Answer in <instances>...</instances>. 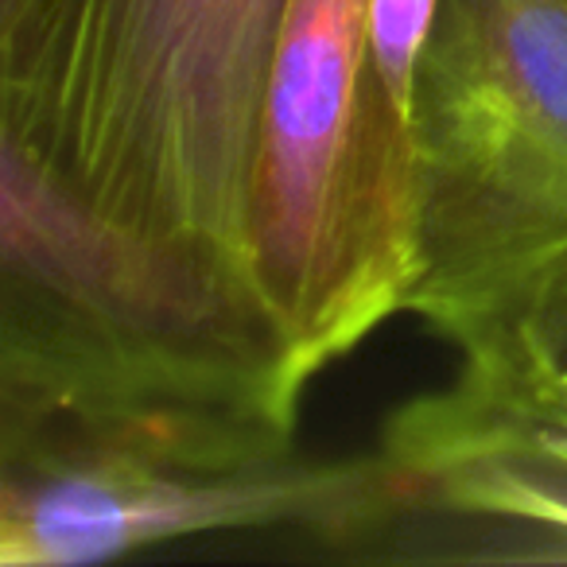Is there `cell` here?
<instances>
[{
  "label": "cell",
  "instance_id": "1",
  "mask_svg": "<svg viewBox=\"0 0 567 567\" xmlns=\"http://www.w3.org/2000/svg\"><path fill=\"white\" fill-rule=\"evenodd\" d=\"M303 389L252 284L117 226L0 141V447L276 463Z\"/></svg>",
  "mask_w": 567,
  "mask_h": 567
},
{
  "label": "cell",
  "instance_id": "2",
  "mask_svg": "<svg viewBox=\"0 0 567 567\" xmlns=\"http://www.w3.org/2000/svg\"><path fill=\"white\" fill-rule=\"evenodd\" d=\"M288 4L0 0V141L117 226L252 284L260 105Z\"/></svg>",
  "mask_w": 567,
  "mask_h": 567
},
{
  "label": "cell",
  "instance_id": "3",
  "mask_svg": "<svg viewBox=\"0 0 567 567\" xmlns=\"http://www.w3.org/2000/svg\"><path fill=\"white\" fill-rule=\"evenodd\" d=\"M370 0H292L268 66L249 272L300 381L404 311L416 252V113L370 55Z\"/></svg>",
  "mask_w": 567,
  "mask_h": 567
},
{
  "label": "cell",
  "instance_id": "4",
  "mask_svg": "<svg viewBox=\"0 0 567 567\" xmlns=\"http://www.w3.org/2000/svg\"><path fill=\"white\" fill-rule=\"evenodd\" d=\"M567 249V4L440 0L416 86V252L432 331Z\"/></svg>",
  "mask_w": 567,
  "mask_h": 567
},
{
  "label": "cell",
  "instance_id": "5",
  "mask_svg": "<svg viewBox=\"0 0 567 567\" xmlns=\"http://www.w3.org/2000/svg\"><path fill=\"white\" fill-rule=\"evenodd\" d=\"M424 486L385 455L221 466L105 451H0V564L90 567L152 544L237 528L358 536Z\"/></svg>",
  "mask_w": 567,
  "mask_h": 567
},
{
  "label": "cell",
  "instance_id": "6",
  "mask_svg": "<svg viewBox=\"0 0 567 567\" xmlns=\"http://www.w3.org/2000/svg\"><path fill=\"white\" fill-rule=\"evenodd\" d=\"M447 389L393 412L381 455L451 502L478 482H520L567 502V249L443 331Z\"/></svg>",
  "mask_w": 567,
  "mask_h": 567
},
{
  "label": "cell",
  "instance_id": "7",
  "mask_svg": "<svg viewBox=\"0 0 567 567\" xmlns=\"http://www.w3.org/2000/svg\"><path fill=\"white\" fill-rule=\"evenodd\" d=\"M564 4H567V0H564Z\"/></svg>",
  "mask_w": 567,
  "mask_h": 567
}]
</instances>
